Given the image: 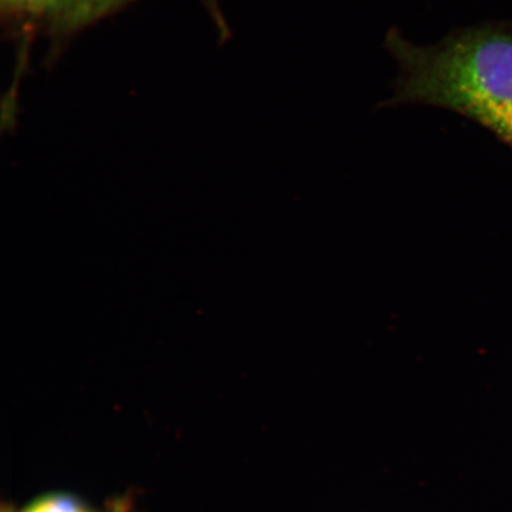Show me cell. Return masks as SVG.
Instances as JSON below:
<instances>
[{
  "label": "cell",
  "instance_id": "obj_2",
  "mask_svg": "<svg viewBox=\"0 0 512 512\" xmlns=\"http://www.w3.org/2000/svg\"><path fill=\"white\" fill-rule=\"evenodd\" d=\"M134 0H0L12 28L35 31L59 44L105 19Z\"/></svg>",
  "mask_w": 512,
  "mask_h": 512
},
{
  "label": "cell",
  "instance_id": "obj_1",
  "mask_svg": "<svg viewBox=\"0 0 512 512\" xmlns=\"http://www.w3.org/2000/svg\"><path fill=\"white\" fill-rule=\"evenodd\" d=\"M386 47L399 62L387 105L447 108L489 128L512 147V32L497 25L458 30L433 47L414 46L390 30Z\"/></svg>",
  "mask_w": 512,
  "mask_h": 512
},
{
  "label": "cell",
  "instance_id": "obj_3",
  "mask_svg": "<svg viewBox=\"0 0 512 512\" xmlns=\"http://www.w3.org/2000/svg\"><path fill=\"white\" fill-rule=\"evenodd\" d=\"M27 512H87L75 499L67 496H53L32 505Z\"/></svg>",
  "mask_w": 512,
  "mask_h": 512
},
{
  "label": "cell",
  "instance_id": "obj_4",
  "mask_svg": "<svg viewBox=\"0 0 512 512\" xmlns=\"http://www.w3.org/2000/svg\"><path fill=\"white\" fill-rule=\"evenodd\" d=\"M201 2L206 6L210 14H217V12L220 11L219 2H217V0H201Z\"/></svg>",
  "mask_w": 512,
  "mask_h": 512
}]
</instances>
